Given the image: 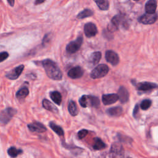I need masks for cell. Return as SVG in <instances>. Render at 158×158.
Masks as SVG:
<instances>
[{"label":"cell","instance_id":"6da1fadb","mask_svg":"<svg viewBox=\"0 0 158 158\" xmlns=\"http://www.w3.org/2000/svg\"><path fill=\"white\" fill-rule=\"evenodd\" d=\"M41 65L44 68L48 77L55 80H61L62 73L57 64L49 59H46L40 62Z\"/></svg>","mask_w":158,"mask_h":158},{"label":"cell","instance_id":"7a4b0ae2","mask_svg":"<svg viewBox=\"0 0 158 158\" xmlns=\"http://www.w3.org/2000/svg\"><path fill=\"white\" fill-rule=\"evenodd\" d=\"M80 105L82 107H98L100 104L99 99L98 97L92 95H83L78 100Z\"/></svg>","mask_w":158,"mask_h":158},{"label":"cell","instance_id":"3957f363","mask_svg":"<svg viewBox=\"0 0 158 158\" xmlns=\"http://www.w3.org/2000/svg\"><path fill=\"white\" fill-rule=\"evenodd\" d=\"M127 25V20L124 15L118 14L115 15L111 20L110 23L108 25V31L110 32L118 30L119 26L125 27Z\"/></svg>","mask_w":158,"mask_h":158},{"label":"cell","instance_id":"277c9868","mask_svg":"<svg viewBox=\"0 0 158 158\" xmlns=\"http://www.w3.org/2000/svg\"><path fill=\"white\" fill-rule=\"evenodd\" d=\"M109 69L106 64H99L91 72L90 77L93 79L100 78L106 76L109 72Z\"/></svg>","mask_w":158,"mask_h":158},{"label":"cell","instance_id":"5b68a950","mask_svg":"<svg viewBox=\"0 0 158 158\" xmlns=\"http://www.w3.org/2000/svg\"><path fill=\"white\" fill-rule=\"evenodd\" d=\"M83 41L82 35H80L75 40L70 41L66 46V51L69 54L77 52L80 48Z\"/></svg>","mask_w":158,"mask_h":158},{"label":"cell","instance_id":"8992f818","mask_svg":"<svg viewBox=\"0 0 158 158\" xmlns=\"http://www.w3.org/2000/svg\"><path fill=\"white\" fill-rule=\"evenodd\" d=\"M16 113L17 110L14 108L7 107L5 109L0 113V122L2 124H7Z\"/></svg>","mask_w":158,"mask_h":158},{"label":"cell","instance_id":"52a82bcc","mask_svg":"<svg viewBox=\"0 0 158 158\" xmlns=\"http://www.w3.org/2000/svg\"><path fill=\"white\" fill-rule=\"evenodd\" d=\"M157 15L156 12L152 14L146 13L141 15L138 19V21L143 24H152L157 20Z\"/></svg>","mask_w":158,"mask_h":158},{"label":"cell","instance_id":"ba28073f","mask_svg":"<svg viewBox=\"0 0 158 158\" xmlns=\"http://www.w3.org/2000/svg\"><path fill=\"white\" fill-rule=\"evenodd\" d=\"M23 69H24V65L21 64L15 67L12 70H10L9 72H8L6 73V77L10 80H16L20 77Z\"/></svg>","mask_w":158,"mask_h":158},{"label":"cell","instance_id":"9c48e42d","mask_svg":"<svg viewBox=\"0 0 158 158\" xmlns=\"http://www.w3.org/2000/svg\"><path fill=\"white\" fill-rule=\"evenodd\" d=\"M85 35L88 38L94 36L98 33V29L96 25L92 22L87 23L84 26Z\"/></svg>","mask_w":158,"mask_h":158},{"label":"cell","instance_id":"30bf717a","mask_svg":"<svg viewBox=\"0 0 158 158\" xmlns=\"http://www.w3.org/2000/svg\"><path fill=\"white\" fill-rule=\"evenodd\" d=\"M105 58L109 63L112 65H117L119 62L118 54L112 50H107L105 54Z\"/></svg>","mask_w":158,"mask_h":158},{"label":"cell","instance_id":"8fae6325","mask_svg":"<svg viewBox=\"0 0 158 158\" xmlns=\"http://www.w3.org/2000/svg\"><path fill=\"white\" fill-rule=\"evenodd\" d=\"M135 86L138 90L142 91H147L157 88V85L156 83H152V82H148V81H144V82L136 83Z\"/></svg>","mask_w":158,"mask_h":158},{"label":"cell","instance_id":"7c38bea8","mask_svg":"<svg viewBox=\"0 0 158 158\" xmlns=\"http://www.w3.org/2000/svg\"><path fill=\"white\" fill-rule=\"evenodd\" d=\"M84 71L80 66H76L70 69L67 73L68 76L72 79H77L81 78L83 75Z\"/></svg>","mask_w":158,"mask_h":158},{"label":"cell","instance_id":"4fadbf2b","mask_svg":"<svg viewBox=\"0 0 158 158\" xmlns=\"http://www.w3.org/2000/svg\"><path fill=\"white\" fill-rule=\"evenodd\" d=\"M118 100L117 94H105L102 96V101L104 105H110L115 103Z\"/></svg>","mask_w":158,"mask_h":158},{"label":"cell","instance_id":"5bb4252c","mask_svg":"<svg viewBox=\"0 0 158 158\" xmlns=\"http://www.w3.org/2000/svg\"><path fill=\"white\" fill-rule=\"evenodd\" d=\"M28 128L30 131L31 132H37V133H43L46 131V128L41 123L38 122H34L28 124Z\"/></svg>","mask_w":158,"mask_h":158},{"label":"cell","instance_id":"9a60e30c","mask_svg":"<svg viewBox=\"0 0 158 158\" xmlns=\"http://www.w3.org/2000/svg\"><path fill=\"white\" fill-rule=\"evenodd\" d=\"M118 99L122 103H126L129 99V93L128 90L124 86H120L118 90Z\"/></svg>","mask_w":158,"mask_h":158},{"label":"cell","instance_id":"2e32d148","mask_svg":"<svg viewBox=\"0 0 158 158\" xmlns=\"http://www.w3.org/2000/svg\"><path fill=\"white\" fill-rule=\"evenodd\" d=\"M110 152L112 156H121L123 154L122 146L118 143H114L110 148Z\"/></svg>","mask_w":158,"mask_h":158},{"label":"cell","instance_id":"e0dca14e","mask_svg":"<svg viewBox=\"0 0 158 158\" xmlns=\"http://www.w3.org/2000/svg\"><path fill=\"white\" fill-rule=\"evenodd\" d=\"M123 112L122 107L120 106H115L113 107L109 108L106 110V113L107 115L111 117H118Z\"/></svg>","mask_w":158,"mask_h":158},{"label":"cell","instance_id":"ac0fdd59","mask_svg":"<svg viewBox=\"0 0 158 158\" xmlns=\"http://www.w3.org/2000/svg\"><path fill=\"white\" fill-rule=\"evenodd\" d=\"M157 8V1L156 0H148L145 5V10L146 13H154Z\"/></svg>","mask_w":158,"mask_h":158},{"label":"cell","instance_id":"d6986e66","mask_svg":"<svg viewBox=\"0 0 158 158\" xmlns=\"http://www.w3.org/2000/svg\"><path fill=\"white\" fill-rule=\"evenodd\" d=\"M42 104H43V107L45 109H46L50 112H52L54 114H56L58 112L57 108L54 104H52V102H51L49 100H48L46 99H44L43 100Z\"/></svg>","mask_w":158,"mask_h":158},{"label":"cell","instance_id":"ffe728a7","mask_svg":"<svg viewBox=\"0 0 158 158\" xmlns=\"http://www.w3.org/2000/svg\"><path fill=\"white\" fill-rule=\"evenodd\" d=\"M68 110L72 116H76L78 114V109L75 101L70 100L68 104Z\"/></svg>","mask_w":158,"mask_h":158},{"label":"cell","instance_id":"44dd1931","mask_svg":"<svg viewBox=\"0 0 158 158\" xmlns=\"http://www.w3.org/2000/svg\"><path fill=\"white\" fill-rule=\"evenodd\" d=\"M106 148V144L99 138H95L94 139V144L93 148L94 150H102Z\"/></svg>","mask_w":158,"mask_h":158},{"label":"cell","instance_id":"7402d4cb","mask_svg":"<svg viewBox=\"0 0 158 158\" xmlns=\"http://www.w3.org/2000/svg\"><path fill=\"white\" fill-rule=\"evenodd\" d=\"M49 96L51 99L57 105H60L62 102L61 94L57 91H53L50 92Z\"/></svg>","mask_w":158,"mask_h":158},{"label":"cell","instance_id":"603a6c76","mask_svg":"<svg viewBox=\"0 0 158 158\" xmlns=\"http://www.w3.org/2000/svg\"><path fill=\"white\" fill-rule=\"evenodd\" d=\"M101 58V52L96 51L93 52L89 57V61L93 65H96L99 63L100 59Z\"/></svg>","mask_w":158,"mask_h":158},{"label":"cell","instance_id":"cb8c5ba5","mask_svg":"<svg viewBox=\"0 0 158 158\" xmlns=\"http://www.w3.org/2000/svg\"><path fill=\"white\" fill-rule=\"evenodd\" d=\"M49 126L54 131L57 135L60 136H63L64 135V131L63 129L59 125H56L54 122H50L49 123Z\"/></svg>","mask_w":158,"mask_h":158},{"label":"cell","instance_id":"d4e9b609","mask_svg":"<svg viewBox=\"0 0 158 158\" xmlns=\"http://www.w3.org/2000/svg\"><path fill=\"white\" fill-rule=\"evenodd\" d=\"M29 93V90L27 88H22L20 89L17 93H16V98L19 99H24Z\"/></svg>","mask_w":158,"mask_h":158},{"label":"cell","instance_id":"484cf974","mask_svg":"<svg viewBox=\"0 0 158 158\" xmlns=\"http://www.w3.org/2000/svg\"><path fill=\"white\" fill-rule=\"evenodd\" d=\"M23 152V151L20 149H17L15 147H10L7 150V154L11 157H15L19 154H21Z\"/></svg>","mask_w":158,"mask_h":158},{"label":"cell","instance_id":"4316f807","mask_svg":"<svg viewBox=\"0 0 158 158\" xmlns=\"http://www.w3.org/2000/svg\"><path fill=\"white\" fill-rule=\"evenodd\" d=\"M98 7L102 10H106L109 9V4L108 0H94Z\"/></svg>","mask_w":158,"mask_h":158},{"label":"cell","instance_id":"83f0119b","mask_svg":"<svg viewBox=\"0 0 158 158\" xmlns=\"http://www.w3.org/2000/svg\"><path fill=\"white\" fill-rule=\"evenodd\" d=\"M93 15V12L88 9H84L83 10L81 11L77 16V19H85L88 17H91Z\"/></svg>","mask_w":158,"mask_h":158},{"label":"cell","instance_id":"f1b7e54d","mask_svg":"<svg viewBox=\"0 0 158 158\" xmlns=\"http://www.w3.org/2000/svg\"><path fill=\"white\" fill-rule=\"evenodd\" d=\"M151 104H152V101L150 99H144L143 101H141L140 104V107L143 110H148L151 107Z\"/></svg>","mask_w":158,"mask_h":158},{"label":"cell","instance_id":"f546056e","mask_svg":"<svg viewBox=\"0 0 158 158\" xmlns=\"http://www.w3.org/2000/svg\"><path fill=\"white\" fill-rule=\"evenodd\" d=\"M88 133V131L86 129H82L78 132V137L79 139L84 138Z\"/></svg>","mask_w":158,"mask_h":158},{"label":"cell","instance_id":"4dcf8cb0","mask_svg":"<svg viewBox=\"0 0 158 158\" xmlns=\"http://www.w3.org/2000/svg\"><path fill=\"white\" fill-rule=\"evenodd\" d=\"M9 57V53L6 51L0 52V62L5 60Z\"/></svg>","mask_w":158,"mask_h":158},{"label":"cell","instance_id":"1f68e13d","mask_svg":"<svg viewBox=\"0 0 158 158\" xmlns=\"http://www.w3.org/2000/svg\"><path fill=\"white\" fill-rule=\"evenodd\" d=\"M138 112H139V105H138V104H136L135 105V106L133 109V115L135 118H136Z\"/></svg>","mask_w":158,"mask_h":158},{"label":"cell","instance_id":"d6a6232c","mask_svg":"<svg viewBox=\"0 0 158 158\" xmlns=\"http://www.w3.org/2000/svg\"><path fill=\"white\" fill-rule=\"evenodd\" d=\"M49 40V35L48 34H46L44 38H43V44H44L46 43V42H48Z\"/></svg>","mask_w":158,"mask_h":158},{"label":"cell","instance_id":"836d02e7","mask_svg":"<svg viewBox=\"0 0 158 158\" xmlns=\"http://www.w3.org/2000/svg\"><path fill=\"white\" fill-rule=\"evenodd\" d=\"M46 0H35V4L36 5H38V4H42L43 2H44Z\"/></svg>","mask_w":158,"mask_h":158},{"label":"cell","instance_id":"e575fe53","mask_svg":"<svg viewBox=\"0 0 158 158\" xmlns=\"http://www.w3.org/2000/svg\"><path fill=\"white\" fill-rule=\"evenodd\" d=\"M8 3L9 4V5L10 6H14V2H15V0H7Z\"/></svg>","mask_w":158,"mask_h":158},{"label":"cell","instance_id":"d590c367","mask_svg":"<svg viewBox=\"0 0 158 158\" xmlns=\"http://www.w3.org/2000/svg\"><path fill=\"white\" fill-rule=\"evenodd\" d=\"M133 1H139V0H133Z\"/></svg>","mask_w":158,"mask_h":158}]
</instances>
